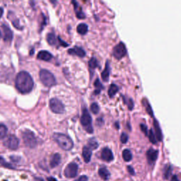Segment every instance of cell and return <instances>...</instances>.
Here are the masks:
<instances>
[{
	"mask_svg": "<svg viewBox=\"0 0 181 181\" xmlns=\"http://www.w3.org/2000/svg\"><path fill=\"white\" fill-rule=\"evenodd\" d=\"M40 79L45 87H51L56 83V79L53 74L46 69H42L40 72Z\"/></svg>",
	"mask_w": 181,
	"mask_h": 181,
	"instance_id": "3",
	"label": "cell"
},
{
	"mask_svg": "<svg viewBox=\"0 0 181 181\" xmlns=\"http://www.w3.org/2000/svg\"><path fill=\"white\" fill-rule=\"evenodd\" d=\"M127 170L130 175H135V171L132 166H127Z\"/></svg>",
	"mask_w": 181,
	"mask_h": 181,
	"instance_id": "37",
	"label": "cell"
},
{
	"mask_svg": "<svg viewBox=\"0 0 181 181\" xmlns=\"http://www.w3.org/2000/svg\"><path fill=\"white\" fill-rule=\"evenodd\" d=\"M77 32L81 35H85L88 32V26L85 24H81L77 26Z\"/></svg>",
	"mask_w": 181,
	"mask_h": 181,
	"instance_id": "22",
	"label": "cell"
},
{
	"mask_svg": "<svg viewBox=\"0 0 181 181\" xmlns=\"http://www.w3.org/2000/svg\"><path fill=\"white\" fill-rule=\"evenodd\" d=\"M22 138L24 144L29 148H34L37 145V139L34 133L31 131L26 130L22 132Z\"/></svg>",
	"mask_w": 181,
	"mask_h": 181,
	"instance_id": "4",
	"label": "cell"
},
{
	"mask_svg": "<svg viewBox=\"0 0 181 181\" xmlns=\"http://www.w3.org/2000/svg\"><path fill=\"white\" fill-rule=\"evenodd\" d=\"M92 155V151L89 146H84L82 151V156L84 161L86 163H89L90 160Z\"/></svg>",
	"mask_w": 181,
	"mask_h": 181,
	"instance_id": "16",
	"label": "cell"
},
{
	"mask_svg": "<svg viewBox=\"0 0 181 181\" xmlns=\"http://www.w3.org/2000/svg\"><path fill=\"white\" fill-rule=\"evenodd\" d=\"M101 158L107 162L112 161L114 158L112 151L109 148H104L101 152Z\"/></svg>",
	"mask_w": 181,
	"mask_h": 181,
	"instance_id": "10",
	"label": "cell"
},
{
	"mask_svg": "<svg viewBox=\"0 0 181 181\" xmlns=\"http://www.w3.org/2000/svg\"><path fill=\"white\" fill-rule=\"evenodd\" d=\"M68 53L71 54V55H77L79 57H84L86 55L85 51L83 50L81 47H79L77 46L74 47V48L69 49V50H68Z\"/></svg>",
	"mask_w": 181,
	"mask_h": 181,
	"instance_id": "14",
	"label": "cell"
},
{
	"mask_svg": "<svg viewBox=\"0 0 181 181\" xmlns=\"http://www.w3.org/2000/svg\"><path fill=\"white\" fill-rule=\"evenodd\" d=\"M16 88L21 94H28L33 87V80L26 72H21L17 74L15 81Z\"/></svg>",
	"mask_w": 181,
	"mask_h": 181,
	"instance_id": "1",
	"label": "cell"
},
{
	"mask_svg": "<svg viewBox=\"0 0 181 181\" xmlns=\"http://www.w3.org/2000/svg\"><path fill=\"white\" fill-rule=\"evenodd\" d=\"M171 173V166H168V168H166V171H165V177H166V179H168L169 178V175Z\"/></svg>",
	"mask_w": 181,
	"mask_h": 181,
	"instance_id": "35",
	"label": "cell"
},
{
	"mask_svg": "<svg viewBox=\"0 0 181 181\" xmlns=\"http://www.w3.org/2000/svg\"><path fill=\"white\" fill-rule=\"evenodd\" d=\"M171 181H180L179 180H178V177L176 175H173V177H172L171 178Z\"/></svg>",
	"mask_w": 181,
	"mask_h": 181,
	"instance_id": "39",
	"label": "cell"
},
{
	"mask_svg": "<svg viewBox=\"0 0 181 181\" xmlns=\"http://www.w3.org/2000/svg\"><path fill=\"white\" fill-rule=\"evenodd\" d=\"M149 140H150V142H151V143H153V144L157 143V137H156L155 133L153 132V129H151L150 131H149Z\"/></svg>",
	"mask_w": 181,
	"mask_h": 181,
	"instance_id": "28",
	"label": "cell"
},
{
	"mask_svg": "<svg viewBox=\"0 0 181 181\" xmlns=\"http://www.w3.org/2000/svg\"><path fill=\"white\" fill-rule=\"evenodd\" d=\"M94 86L95 87H96V90H95V92L94 94H100L101 92V90L103 89V86H102L101 83L100 82V81H99L98 79H97L96 81H95L94 82Z\"/></svg>",
	"mask_w": 181,
	"mask_h": 181,
	"instance_id": "26",
	"label": "cell"
},
{
	"mask_svg": "<svg viewBox=\"0 0 181 181\" xmlns=\"http://www.w3.org/2000/svg\"><path fill=\"white\" fill-rule=\"evenodd\" d=\"M4 146L7 148L12 149V150H15L19 147V142L18 138L14 135H10L9 136L7 139H6V141L4 142Z\"/></svg>",
	"mask_w": 181,
	"mask_h": 181,
	"instance_id": "9",
	"label": "cell"
},
{
	"mask_svg": "<svg viewBox=\"0 0 181 181\" xmlns=\"http://www.w3.org/2000/svg\"><path fill=\"white\" fill-rule=\"evenodd\" d=\"M2 15H3V9H2L0 7V19L2 18Z\"/></svg>",
	"mask_w": 181,
	"mask_h": 181,
	"instance_id": "41",
	"label": "cell"
},
{
	"mask_svg": "<svg viewBox=\"0 0 181 181\" xmlns=\"http://www.w3.org/2000/svg\"><path fill=\"white\" fill-rule=\"evenodd\" d=\"M127 48L123 42H120L113 49V55L116 59H122L126 55Z\"/></svg>",
	"mask_w": 181,
	"mask_h": 181,
	"instance_id": "7",
	"label": "cell"
},
{
	"mask_svg": "<svg viewBox=\"0 0 181 181\" xmlns=\"http://www.w3.org/2000/svg\"><path fill=\"white\" fill-rule=\"evenodd\" d=\"M78 166L75 163L68 164L65 170V175L67 178H74L77 175Z\"/></svg>",
	"mask_w": 181,
	"mask_h": 181,
	"instance_id": "8",
	"label": "cell"
},
{
	"mask_svg": "<svg viewBox=\"0 0 181 181\" xmlns=\"http://www.w3.org/2000/svg\"><path fill=\"white\" fill-rule=\"evenodd\" d=\"M2 29H3L4 33V41L9 42L11 41L13 38V33L11 29L6 25H2Z\"/></svg>",
	"mask_w": 181,
	"mask_h": 181,
	"instance_id": "11",
	"label": "cell"
},
{
	"mask_svg": "<svg viewBox=\"0 0 181 181\" xmlns=\"http://www.w3.org/2000/svg\"><path fill=\"white\" fill-rule=\"evenodd\" d=\"M98 146V144L96 140L91 139L89 142V147L90 149H96Z\"/></svg>",
	"mask_w": 181,
	"mask_h": 181,
	"instance_id": "30",
	"label": "cell"
},
{
	"mask_svg": "<svg viewBox=\"0 0 181 181\" xmlns=\"http://www.w3.org/2000/svg\"><path fill=\"white\" fill-rule=\"evenodd\" d=\"M37 58L38 60L46 61V62H48L53 58V55L50 53H49L48 51L46 50H42L38 53L37 55Z\"/></svg>",
	"mask_w": 181,
	"mask_h": 181,
	"instance_id": "13",
	"label": "cell"
},
{
	"mask_svg": "<svg viewBox=\"0 0 181 181\" xmlns=\"http://www.w3.org/2000/svg\"><path fill=\"white\" fill-rule=\"evenodd\" d=\"M72 4H74V9H75V11H76V16H77V17L79 18V19H84L85 18L84 13H83L82 9H81V8L79 6L77 2H72Z\"/></svg>",
	"mask_w": 181,
	"mask_h": 181,
	"instance_id": "20",
	"label": "cell"
},
{
	"mask_svg": "<svg viewBox=\"0 0 181 181\" xmlns=\"http://www.w3.org/2000/svg\"><path fill=\"white\" fill-rule=\"evenodd\" d=\"M47 181H57V180L53 177H50L47 178Z\"/></svg>",
	"mask_w": 181,
	"mask_h": 181,
	"instance_id": "40",
	"label": "cell"
},
{
	"mask_svg": "<svg viewBox=\"0 0 181 181\" xmlns=\"http://www.w3.org/2000/svg\"><path fill=\"white\" fill-rule=\"evenodd\" d=\"M81 123L82 124L83 127L85 128V130H87V132L89 133H93L94 132V129L92 127V119L90 117V114L89 113V111L83 108L82 115L81 117Z\"/></svg>",
	"mask_w": 181,
	"mask_h": 181,
	"instance_id": "5",
	"label": "cell"
},
{
	"mask_svg": "<svg viewBox=\"0 0 181 181\" xmlns=\"http://www.w3.org/2000/svg\"><path fill=\"white\" fill-rule=\"evenodd\" d=\"M127 105L128 108L130 110H132L133 107H134V102H133V100L132 98H129L128 99V102H127Z\"/></svg>",
	"mask_w": 181,
	"mask_h": 181,
	"instance_id": "34",
	"label": "cell"
},
{
	"mask_svg": "<svg viewBox=\"0 0 181 181\" xmlns=\"http://www.w3.org/2000/svg\"><path fill=\"white\" fill-rule=\"evenodd\" d=\"M58 39H59V40H60V41L61 43L63 44V46H64V47H67V46H68V44H67V43H66V42H63L62 40H61V38H58Z\"/></svg>",
	"mask_w": 181,
	"mask_h": 181,
	"instance_id": "38",
	"label": "cell"
},
{
	"mask_svg": "<svg viewBox=\"0 0 181 181\" xmlns=\"http://www.w3.org/2000/svg\"><path fill=\"white\" fill-rule=\"evenodd\" d=\"M2 38V33H1V31H0V38Z\"/></svg>",
	"mask_w": 181,
	"mask_h": 181,
	"instance_id": "42",
	"label": "cell"
},
{
	"mask_svg": "<svg viewBox=\"0 0 181 181\" xmlns=\"http://www.w3.org/2000/svg\"><path fill=\"white\" fill-rule=\"evenodd\" d=\"M53 138L57 143L58 144V145L65 151L71 150L74 146V143L71 138L66 135L61 134V133H55L53 135Z\"/></svg>",
	"mask_w": 181,
	"mask_h": 181,
	"instance_id": "2",
	"label": "cell"
},
{
	"mask_svg": "<svg viewBox=\"0 0 181 181\" xmlns=\"http://www.w3.org/2000/svg\"><path fill=\"white\" fill-rule=\"evenodd\" d=\"M144 105H145V107H146V110L147 113H148L149 115H150L151 117H153V110H152V108H151L150 104H149L148 101H145L144 102Z\"/></svg>",
	"mask_w": 181,
	"mask_h": 181,
	"instance_id": "29",
	"label": "cell"
},
{
	"mask_svg": "<svg viewBox=\"0 0 181 181\" xmlns=\"http://www.w3.org/2000/svg\"><path fill=\"white\" fill-rule=\"evenodd\" d=\"M61 156L59 153H55L52 157L50 159V166L52 168H55L60 164Z\"/></svg>",
	"mask_w": 181,
	"mask_h": 181,
	"instance_id": "18",
	"label": "cell"
},
{
	"mask_svg": "<svg viewBox=\"0 0 181 181\" xmlns=\"http://www.w3.org/2000/svg\"><path fill=\"white\" fill-rule=\"evenodd\" d=\"M123 158L124 160V161L126 162H129L132 160V154L129 149H124L123 151Z\"/></svg>",
	"mask_w": 181,
	"mask_h": 181,
	"instance_id": "21",
	"label": "cell"
},
{
	"mask_svg": "<svg viewBox=\"0 0 181 181\" xmlns=\"http://www.w3.org/2000/svg\"><path fill=\"white\" fill-rule=\"evenodd\" d=\"M7 134V128L4 124H0V139H4Z\"/></svg>",
	"mask_w": 181,
	"mask_h": 181,
	"instance_id": "27",
	"label": "cell"
},
{
	"mask_svg": "<svg viewBox=\"0 0 181 181\" xmlns=\"http://www.w3.org/2000/svg\"><path fill=\"white\" fill-rule=\"evenodd\" d=\"M87 180H88L87 176L82 175V176H81V177H79L78 179H76L74 181H87Z\"/></svg>",
	"mask_w": 181,
	"mask_h": 181,
	"instance_id": "36",
	"label": "cell"
},
{
	"mask_svg": "<svg viewBox=\"0 0 181 181\" xmlns=\"http://www.w3.org/2000/svg\"><path fill=\"white\" fill-rule=\"evenodd\" d=\"M89 68L90 69V71H92V70H94L98 66V61L95 57H92L90 59L89 62Z\"/></svg>",
	"mask_w": 181,
	"mask_h": 181,
	"instance_id": "25",
	"label": "cell"
},
{
	"mask_svg": "<svg viewBox=\"0 0 181 181\" xmlns=\"http://www.w3.org/2000/svg\"><path fill=\"white\" fill-rule=\"evenodd\" d=\"M98 174L99 175H100V177L105 180H107L109 179L110 176V173L109 171H108L106 168H105V167H103V168H101L99 169Z\"/></svg>",
	"mask_w": 181,
	"mask_h": 181,
	"instance_id": "19",
	"label": "cell"
},
{
	"mask_svg": "<svg viewBox=\"0 0 181 181\" xmlns=\"http://www.w3.org/2000/svg\"><path fill=\"white\" fill-rule=\"evenodd\" d=\"M50 108L52 111L57 114H62L65 113V106L57 98H52L50 101Z\"/></svg>",
	"mask_w": 181,
	"mask_h": 181,
	"instance_id": "6",
	"label": "cell"
},
{
	"mask_svg": "<svg viewBox=\"0 0 181 181\" xmlns=\"http://www.w3.org/2000/svg\"><path fill=\"white\" fill-rule=\"evenodd\" d=\"M140 128L142 132H143L146 135H148V131H147V126L145 125L144 124H140Z\"/></svg>",
	"mask_w": 181,
	"mask_h": 181,
	"instance_id": "33",
	"label": "cell"
},
{
	"mask_svg": "<svg viewBox=\"0 0 181 181\" xmlns=\"http://www.w3.org/2000/svg\"><path fill=\"white\" fill-rule=\"evenodd\" d=\"M118 87L117 85L114 84V83L110 85L109 89H108V95H109V96L111 97V98L117 94V92L118 91Z\"/></svg>",
	"mask_w": 181,
	"mask_h": 181,
	"instance_id": "23",
	"label": "cell"
},
{
	"mask_svg": "<svg viewBox=\"0 0 181 181\" xmlns=\"http://www.w3.org/2000/svg\"><path fill=\"white\" fill-rule=\"evenodd\" d=\"M153 127H154L155 135L156 137H157V139L160 142L162 141L163 135L161 132V129L160 127L159 123H158V121L156 119H154V120H153Z\"/></svg>",
	"mask_w": 181,
	"mask_h": 181,
	"instance_id": "15",
	"label": "cell"
},
{
	"mask_svg": "<svg viewBox=\"0 0 181 181\" xmlns=\"http://www.w3.org/2000/svg\"><path fill=\"white\" fill-rule=\"evenodd\" d=\"M128 135L126 134V133L123 132V134L120 136V141L123 144H125L127 143V142L128 141Z\"/></svg>",
	"mask_w": 181,
	"mask_h": 181,
	"instance_id": "32",
	"label": "cell"
},
{
	"mask_svg": "<svg viewBox=\"0 0 181 181\" xmlns=\"http://www.w3.org/2000/svg\"><path fill=\"white\" fill-rule=\"evenodd\" d=\"M158 151L156 149H149L146 152V157L149 163H153L157 159Z\"/></svg>",
	"mask_w": 181,
	"mask_h": 181,
	"instance_id": "12",
	"label": "cell"
},
{
	"mask_svg": "<svg viewBox=\"0 0 181 181\" xmlns=\"http://www.w3.org/2000/svg\"><path fill=\"white\" fill-rule=\"evenodd\" d=\"M110 64L109 62L107 61L105 64V69L101 73V77L103 79V81H108V79H109V76H110Z\"/></svg>",
	"mask_w": 181,
	"mask_h": 181,
	"instance_id": "17",
	"label": "cell"
},
{
	"mask_svg": "<svg viewBox=\"0 0 181 181\" xmlns=\"http://www.w3.org/2000/svg\"><path fill=\"white\" fill-rule=\"evenodd\" d=\"M47 41L50 45H54L57 42V38L55 37V34L49 33L47 35Z\"/></svg>",
	"mask_w": 181,
	"mask_h": 181,
	"instance_id": "24",
	"label": "cell"
},
{
	"mask_svg": "<svg viewBox=\"0 0 181 181\" xmlns=\"http://www.w3.org/2000/svg\"><path fill=\"white\" fill-rule=\"evenodd\" d=\"M99 110H100V108H99V106L96 103H94L91 104V105H90V110H91L93 113L97 114L99 112Z\"/></svg>",
	"mask_w": 181,
	"mask_h": 181,
	"instance_id": "31",
	"label": "cell"
}]
</instances>
